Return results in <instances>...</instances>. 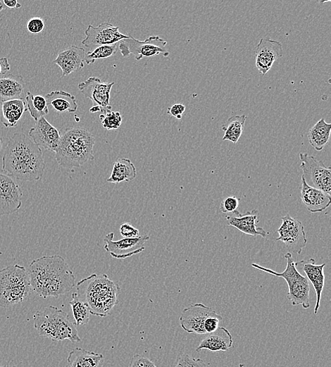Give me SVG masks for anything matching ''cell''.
Instances as JSON below:
<instances>
[{
  "instance_id": "1",
  "label": "cell",
  "mask_w": 331,
  "mask_h": 367,
  "mask_svg": "<svg viewBox=\"0 0 331 367\" xmlns=\"http://www.w3.org/2000/svg\"><path fill=\"white\" fill-rule=\"evenodd\" d=\"M33 291L39 296L59 297L76 286V278L60 255L44 256L32 261L27 270Z\"/></svg>"
},
{
  "instance_id": "2",
  "label": "cell",
  "mask_w": 331,
  "mask_h": 367,
  "mask_svg": "<svg viewBox=\"0 0 331 367\" xmlns=\"http://www.w3.org/2000/svg\"><path fill=\"white\" fill-rule=\"evenodd\" d=\"M45 169L42 149L25 134H15L3 157V170L17 180L34 182L43 178Z\"/></svg>"
},
{
  "instance_id": "3",
  "label": "cell",
  "mask_w": 331,
  "mask_h": 367,
  "mask_svg": "<svg viewBox=\"0 0 331 367\" xmlns=\"http://www.w3.org/2000/svg\"><path fill=\"white\" fill-rule=\"evenodd\" d=\"M61 134V143L55 152L60 166L73 169L94 160L95 138L89 131L83 128H68Z\"/></svg>"
},
{
  "instance_id": "4",
  "label": "cell",
  "mask_w": 331,
  "mask_h": 367,
  "mask_svg": "<svg viewBox=\"0 0 331 367\" xmlns=\"http://www.w3.org/2000/svg\"><path fill=\"white\" fill-rule=\"evenodd\" d=\"M78 285L85 287V301L92 315L106 317L119 303L121 288L106 274H92L79 282Z\"/></svg>"
},
{
  "instance_id": "5",
  "label": "cell",
  "mask_w": 331,
  "mask_h": 367,
  "mask_svg": "<svg viewBox=\"0 0 331 367\" xmlns=\"http://www.w3.org/2000/svg\"><path fill=\"white\" fill-rule=\"evenodd\" d=\"M34 321L35 328L41 336L54 342L82 341L76 325L70 319L68 313L57 306L51 305L38 311L34 316Z\"/></svg>"
},
{
  "instance_id": "6",
  "label": "cell",
  "mask_w": 331,
  "mask_h": 367,
  "mask_svg": "<svg viewBox=\"0 0 331 367\" xmlns=\"http://www.w3.org/2000/svg\"><path fill=\"white\" fill-rule=\"evenodd\" d=\"M33 291L27 269L20 265L0 270V307L8 308L27 301Z\"/></svg>"
},
{
  "instance_id": "7",
  "label": "cell",
  "mask_w": 331,
  "mask_h": 367,
  "mask_svg": "<svg viewBox=\"0 0 331 367\" xmlns=\"http://www.w3.org/2000/svg\"><path fill=\"white\" fill-rule=\"evenodd\" d=\"M287 261L286 268L282 273L265 268L257 263H251L252 267L270 275L283 278L288 286L287 299L293 306L301 305L305 309L310 307V285L308 279L303 276L296 269L297 263L294 262L290 252L285 254Z\"/></svg>"
},
{
  "instance_id": "8",
  "label": "cell",
  "mask_w": 331,
  "mask_h": 367,
  "mask_svg": "<svg viewBox=\"0 0 331 367\" xmlns=\"http://www.w3.org/2000/svg\"><path fill=\"white\" fill-rule=\"evenodd\" d=\"M127 39L119 43V50L124 58L133 55L136 61L162 55L167 58L170 53L166 49L168 43L159 37H151L144 42H140L131 35Z\"/></svg>"
},
{
  "instance_id": "9",
  "label": "cell",
  "mask_w": 331,
  "mask_h": 367,
  "mask_svg": "<svg viewBox=\"0 0 331 367\" xmlns=\"http://www.w3.org/2000/svg\"><path fill=\"white\" fill-rule=\"evenodd\" d=\"M300 169L306 182L329 195L331 192V168L307 154H299Z\"/></svg>"
},
{
  "instance_id": "10",
  "label": "cell",
  "mask_w": 331,
  "mask_h": 367,
  "mask_svg": "<svg viewBox=\"0 0 331 367\" xmlns=\"http://www.w3.org/2000/svg\"><path fill=\"white\" fill-rule=\"evenodd\" d=\"M23 190L17 180L0 170V217L12 215L23 205Z\"/></svg>"
},
{
  "instance_id": "11",
  "label": "cell",
  "mask_w": 331,
  "mask_h": 367,
  "mask_svg": "<svg viewBox=\"0 0 331 367\" xmlns=\"http://www.w3.org/2000/svg\"><path fill=\"white\" fill-rule=\"evenodd\" d=\"M282 224L277 232V241L283 242L293 252L300 254L307 243L304 228L299 220L289 214L281 218Z\"/></svg>"
},
{
  "instance_id": "12",
  "label": "cell",
  "mask_w": 331,
  "mask_h": 367,
  "mask_svg": "<svg viewBox=\"0 0 331 367\" xmlns=\"http://www.w3.org/2000/svg\"><path fill=\"white\" fill-rule=\"evenodd\" d=\"M114 232L106 235L104 249L111 256L116 259H125L139 254L145 250L144 245L149 240L147 235L135 238H123L114 241Z\"/></svg>"
},
{
  "instance_id": "13",
  "label": "cell",
  "mask_w": 331,
  "mask_h": 367,
  "mask_svg": "<svg viewBox=\"0 0 331 367\" xmlns=\"http://www.w3.org/2000/svg\"><path fill=\"white\" fill-rule=\"evenodd\" d=\"M115 85L114 82L105 83L96 77H90L86 82L78 85L80 91L92 100L94 106L100 109L102 115L112 111L111 93Z\"/></svg>"
},
{
  "instance_id": "14",
  "label": "cell",
  "mask_w": 331,
  "mask_h": 367,
  "mask_svg": "<svg viewBox=\"0 0 331 367\" xmlns=\"http://www.w3.org/2000/svg\"><path fill=\"white\" fill-rule=\"evenodd\" d=\"M118 27L105 23L97 27L89 25L85 32L86 38L82 44L87 48L94 49L99 46L113 45L129 38L121 34Z\"/></svg>"
},
{
  "instance_id": "15",
  "label": "cell",
  "mask_w": 331,
  "mask_h": 367,
  "mask_svg": "<svg viewBox=\"0 0 331 367\" xmlns=\"http://www.w3.org/2000/svg\"><path fill=\"white\" fill-rule=\"evenodd\" d=\"M213 309L201 303L191 304L185 308L180 318L182 329L188 333L206 334L204 323L211 316H218Z\"/></svg>"
},
{
  "instance_id": "16",
  "label": "cell",
  "mask_w": 331,
  "mask_h": 367,
  "mask_svg": "<svg viewBox=\"0 0 331 367\" xmlns=\"http://www.w3.org/2000/svg\"><path fill=\"white\" fill-rule=\"evenodd\" d=\"M29 137L41 149L56 152L61 143V134L44 117L30 130Z\"/></svg>"
},
{
  "instance_id": "17",
  "label": "cell",
  "mask_w": 331,
  "mask_h": 367,
  "mask_svg": "<svg viewBox=\"0 0 331 367\" xmlns=\"http://www.w3.org/2000/svg\"><path fill=\"white\" fill-rule=\"evenodd\" d=\"M282 57V44L277 41L262 39L258 44L255 52V64L262 76H265L272 68L274 63Z\"/></svg>"
},
{
  "instance_id": "18",
  "label": "cell",
  "mask_w": 331,
  "mask_h": 367,
  "mask_svg": "<svg viewBox=\"0 0 331 367\" xmlns=\"http://www.w3.org/2000/svg\"><path fill=\"white\" fill-rule=\"evenodd\" d=\"M226 220L228 225L237 228L244 234L254 237L260 236L262 238H265L269 235L262 228L257 226L259 220L258 212L256 209L247 211L244 214L237 210L231 215L227 216Z\"/></svg>"
},
{
  "instance_id": "19",
  "label": "cell",
  "mask_w": 331,
  "mask_h": 367,
  "mask_svg": "<svg viewBox=\"0 0 331 367\" xmlns=\"http://www.w3.org/2000/svg\"><path fill=\"white\" fill-rule=\"evenodd\" d=\"M301 199L307 210L312 213H321L330 205V195L309 186L301 176Z\"/></svg>"
},
{
  "instance_id": "20",
  "label": "cell",
  "mask_w": 331,
  "mask_h": 367,
  "mask_svg": "<svg viewBox=\"0 0 331 367\" xmlns=\"http://www.w3.org/2000/svg\"><path fill=\"white\" fill-rule=\"evenodd\" d=\"M85 50L81 47L72 46L61 51L54 63L58 66L63 72V77L84 68L85 63Z\"/></svg>"
},
{
  "instance_id": "21",
  "label": "cell",
  "mask_w": 331,
  "mask_h": 367,
  "mask_svg": "<svg viewBox=\"0 0 331 367\" xmlns=\"http://www.w3.org/2000/svg\"><path fill=\"white\" fill-rule=\"evenodd\" d=\"M27 93L26 83L23 76L6 75L0 77V103L25 100Z\"/></svg>"
},
{
  "instance_id": "22",
  "label": "cell",
  "mask_w": 331,
  "mask_h": 367,
  "mask_svg": "<svg viewBox=\"0 0 331 367\" xmlns=\"http://www.w3.org/2000/svg\"><path fill=\"white\" fill-rule=\"evenodd\" d=\"M299 263L301 264L302 269L306 275V278L311 282L315 290L316 302L314 307V313L317 314L320 304L322 292L324 287V268L325 263L316 264L313 259H310L307 261H301Z\"/></svg>"
},
{
  "instance_id": "23",
  "label": "cell",
  "mask_w": 331,
  "mask_h": 367,
  "mask_svg": "<svg viewBox=\"0 0 331 367\" xmlns=\"http://www.w3.org/2000/svg\"><path fill=\"white\" fill-rule=\"evenodd\" d=\"M233 344V338L230 331L224 327H218L216 331L209 333L204 338L196 351L199 352L203 349L211 352H220L229 350Z\"/></svg>"
},
{
  "instance_id": "24",
  "label": "cell",
  "mask_w": 331,
  "mask_h": 367,
  "mask_svg": "<svg viewBox=\"0 0 331 367\" xmlns=\"http://www.w3.org/2000/svg\"><path fill=\"white\" fill-rule=\"evenodd\" d=\"M27 111L25 100H12L0 103V122L7 128L18 126Z\"/></svg>"
},
{
  "instance_id": "25",
  "label": "cell",
  "mask_w": 331,
  "mask_h": 367,
  "mask_svg": "<svg viewBox=\"0 0 331 367\" xmlns=\"http://www.w3.org/2000/svg\"><path fill=\"white\" fill-rule=\"evenodd\" d=\"M104 355L77 347L68 357L70 367H99L104 363Z\"/></svg>"
},
{
  "instance_id": "26",
  "label": "cell",
  "mask_w": 331,
  "mask_h": 367,
  "mask_svg": "<svg viewBox=\"0 0 331 367\" xmlns=\"http://www.w3.org/2000/svg\"><path fill=\"white\" fill-rule=\"evenodd\" d=\"M48 106H52L57 112L75 113L78 109L75 97L63 91H54L45 97Z\"/></svg>"
},
{
  "instance_id": "27",
  "label": "cell",
  "mask_w": 331,
  "mask_h": 367,
  "mask_svg": "<svg viewBox=\"0 0 331 367\" xmlns=\"http://www.w3.org/2000/svg\"><path fill=\"white\" fill-rule=\"evenodd\" d=\"M136 177L137 170L131 160L120 158L114 163L112 173L107 181L113 184L129 182Z\"/></svg>"
},
{
  "instance_id": "28",
  "label": "cell",
  "mask_w": 331,
  "mask_h": 367,
  "mask_svg": "<svg viewBox=\"0 0 331 367\" xmlns=\"http://www.w3.org/2000/svg\"><path fill=\"white\" fill-rule=\"evenodd\" d=\"M330 132L331 124L325 123L324 119L320 120L308 133L310 145L316 151H321L329 142Z\"/></svg>"
},
{
  "instance_id": "29",
  "label": "cell",
  "mask_w": 331,
  "mask_h": 367,
  "mask_svg": "<svg viewBox=\"0 0 331 367\" xmlns=\"http://www.w3.org/2000/svg\"><path fill=\"white\" fill-rule=\"evenodd\" d=\"M246 120L245 115L235 116L229 118L222 127L224 132L223 140L237 144L242 135Z\"/></svg>"
},
{
  "instance_id": "30",
  "label": "cell",
  "mask_w": 331,
  "mask_h": 367,
  "mask_svg": "<svg viewBox=\"0 0 331 367\" xmlns=\"http://www.w3.org/2000/svg\"><path fill=\"white\" fill-rule=\"evenodd\" d=\"M25 101L27 111L36 122L49 113L46 99L43 96H35L30 92H27Z\"/></svg>"
},
{
  "instance_id": "31",
  "label": "cell",
  "mask_w": 331,
  "mask_h": 367,
  "mask_svg": "<svg viewBox=\"0 0 331 367\" xmlns=\"http://www.w3.org/2000/svg\"><path fill=\"white\" fill-rule=\"evenodd\" d=\"M76 325L87 324L90 320L91 313L87 303L80 298L77 292H74L70 301Z\"/></svg>"
},
{
  "instance_id": "32",
  "label": "cell",
  "mask_w": 331,
  "mask_h": 367,
  "mask_svg": "<svg viewBox=\"0 0 331 367\" xmlns=\"http://www.w3.org/2000/svg\"><path fill=\"white\" fill-rule=\"evenodd\" d=\"M119 49V44L97 47L85 55L87 65L95 63L98 60L109 58L115 56Z\"/></svg>"
},
{
  "instance_id": "33",
  "label": "cell",
  "mask_w": 331,
  "mask_h": 367,
  "mask_svg": "<svg viewBox=\"0 0 331 367\" xmlns=\"http://www.w3.org/2000/svg\"><path fill=\"white\" fill-rule=\"evenodd\" d=\"M103 127L108 130L119 129L123 123V117L119 112H109L106 115H101Z\"/></svg>"
},
{
  "instance_id": "34",
  "label": "cell",
  "mask_w": 331,
  "mask_h": 367,
  "mask_svg": "<svg viewBox=\"0 0 331 367\" xmlns=\"http://www.w3.org/2000/svg\"><path fill=\"white\" fill-rule=\"evenodd\" d=\"M175 367H206V364L201 359L194 358L189 354H183L178 356L177 363Z\"/></svg>"
},
{
  "instance_id": "35",
  "label": "cell",
  "mask_w": 331,
  "mask_h": 367,
  "mask_svg": "<svg viewBox=\"0 0 331 367\" xmlns=\"http://www.w3.org/2000/svg\"><path fill=\"white\" fill-rule=\"evenodd\" d=\"M239 199L236 197H228L220 204V211L223 213H232L238 210Z\"/></svg>"
},
{
  "instance_id": "36",
  "label": "cell",
  "mask_w": 331,
  "mask_h": 367,
  "mask_svg": "<svg viewBox=\"0 0 331 367\" xmlns=\"http://www.w3.org/2000/svg\"><path fill=\"white\" fill-rule=\"evenodd\" d=\"M128 367H157L149 358L141 354H135L132 358Z\"/></svg>"
},
{
  "instance_id": "37",
  "label": "cell",
  "mask_w": 331,
  "mask_h": 367,
  "mask_svg": "<svg viewBox=\"0 0 331 367\" xmlns=\"http://www.w3.org/2000/svg\"><path fill=\"white\" fill-rule=\"evenodd\" d=\"M27 30L32 35H39L45 29V23L40 18L31 19L27 25Z\"/></svg>"
},
{
  "instance_id": "38",
  "label": "cell",
  "mask_w": 331,
  "mask_h": 367,
  "mask_svg": "<svg viewBox=\"0 0 331 367\" xmlns=\"http://www.w3.org/2000/svg\"><path fill=\"white\" fill-rule=\"evenodd\" d=\"M120 233L123 238H135L139 236V230L130 223H123L120 225Z\"/></svg>"
},
{
  "instance_id": "39",
  "label": "cell",
  "mask_w": 331,
  "mask_h": 367,
  "mask_svg": "<svg viewBox=\"0 0 331 367\" xmlns=\"http://www.w3.org/2000/svg\"><path fill=\"white\" fill-rule=\"evenodd\" d=\"M223 317L220 315L211 316L206 319L204 323V329L206 333L213 332L218 328V325Z\"/></svg>"
},
{
  "instance_id": "40",
  "label": "cell",
  "mask_w": 331,
  "mask_h": 367,
  "mask_svg": "<svg viewBox=\"0 0 331 367\" xmlns=\"http://www.w3.org/2000/svg\"><path fill=\"white\" fill-rule=\"evenodd\" d=\"M185 110L186 108L184 105L175 104L168 109V114L180 120L182 119Z\"/></svg>"
},
{
  "instance_id": "41",
  "label": "cell",
  "mask_w": 331,
  "mask_h": 367,
  "mask_svg": "<svg viewBox=\"0 0 331 367\" xmlns=\"http://www.w3.org/2000/svg\"><path fill=\"white\" fill-rule=\"evenodd\" d=\"M11 66L7 58H0V77L7 75L11 70Z\"/></svg>"
},
{
  "instance_id": "42",
  "label": "cell",
  "mask_w": 331,
  "mask_h": 367,
  "mask_svg": "<svg viewBox=\"0 0 331 367\" xmlns=\"http://www.w3.org/2000/svg\"><path fill=\"white\" fill-rule=\"evenodd\" d=\"M4 3L9 9H19L22 8V5L17 0H4Z\"/></svg>"
},
{
  "instance_id": "43",
  "label": "cell",
  "mask_w": 331,
  "mask_h": 367,
  "mask_svg": "<svg viewBox=\"0 0 331 367\" xmlns=\"http://www.w3.org/2000/svg\"><path fill=\"white\" fill-rule=\"evenodd\" d=\"M4 139L2 137H0V151H1V150L3 149V147H4Z\"/></svg>"
},
{
  "instance_id": "44",
  "label": "cell",
  "mask_w": 331,
  "mask_h": 367,
  "mask_svg": "<svg viewBox=\"0 0 331 367\" xmlns=\"http://www.w3.org/2000/svg\"><path fill=\"white\" fill-rule=\"evenodd\" d=\"M0 367H17L16 366H11V365H4V366H0Z\"/></svg>"
},
{
  "instance_id": "45",
  "label": "cell",
  "mask_w": 331,
  "mask_h": 367,
  "mask_svg": "<svg viewBox=\"0 0 331 367\" xmlns=\"http://www.w3.org/2000/svg\"><path fill=\"white\" fill-rule=\"evenodd\" d=\"M3 10V6L1 5V3H0V11H1Z\"/></svg>"
}]
</instances>
